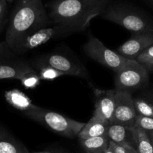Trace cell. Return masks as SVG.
<instances>
[{
    "label": "cell",
    "mask_w": 153,
    "mask_h": 153,
    "mask_svg": "<svg viewBox=\"0 0 153 153\" xmlns=\"http://www.w3.org/2000/svg\"><path fill=\"white\" fill-rule=\"evenodd\" d=\"M124 147L126 148V152L127 153H138L137 151H136L135 148L132 146L131 145H124Z\"/></svg>",
    "instance_id": "cell-26"
},
{
    "label": "cell",
    "mask_w": 153,
    "mask_h": 153,
    "mask_svg": "<svg viewBox=\"0 0 153 153\" xmlns=\"http://www.w3.org/2000/svg\"><path fill=\"white\" fill-rule=\"evenodd\" d=\"M148 134H149V136H150V139L152 140V145H153V130H151V131H147Z\"/></svg>",
    "instance_id": "cell-29"
},
{
    "label": "cell",
    "mask_w": 153,
    "mask_h": 153,
    "mask_svg": "<svg viewBox=\"0 0 153 153\" xmlns=\"http://www.w3.org/2000/svg\"><path fill=\"white\" fill-rule=\"evenodd\" d=\"M83 49L88 57L115 73L124 67L129 60L108 48L101 40L92 35L85 44Z\"/></svg>",
    "instance_id": "cell-7"
},
{
    "label": "cell",
    "mask_w": 153,
    "mask_h": 153,
    "mask_svg": "<svg viewBox=\"0 0 153 153\" xmlns=\"http://www.w3.org/2000/svg\"><path fill=\"white\" fill-rule=\"evenodd\" d=\"M79 142L87 153H104L110 145V140L107 136L79 139Z\"/></svg>",
    "instance_id": "cell-18"
},
{
    "label": "cell",
    "mask_w": 153,
    "mask_h": 153,
    "mask_svg": "<svg viewBox=\"0 0 153 153\" xmlns=\"http://www.w3.org/2000/svg\"><path fill=\"white\" fill-rule=\"evenodd\" d=\"M6 2H13L14 0H5Z\"/></svg>",
    "instance_id": "cell-31"
},
{
    "label": "cell",
    "mask_w": 153,
    "mask_h": 153,
    "mask_svg": "<svg viewBox=\"0 0 153 153\" xmlns=\"http://www.w3.org/2000/svg\"><path fill=\"white\" fill-rule=\"evenodd\" d=\"M0 153H30V152L0 124Z\"/></svg>",
    "instance_id": "cell-14"
},
{
    "label": "cell",
    "mask_w": 153,
    "mask_h": 153,
    "mask_svg": "<svg viewBox=\"0 0 153 153\" xmlns=\"http://www.w3.org/2000/svg\"><path fill=\"white\" fill-rule=\"evenodd\" d=\"M52 24L42 0H17L4 40L16 53L19 45L28 36Z\"/></svg>",
    "instance_id": "cell-1"
},
{
    "label": "cell",
    "mask_w": 153,
    "mask_h": 153,
    "mask_svg": "<svg viewBox=\"0 0 153 153\" xmlns=\"http://www.w3.org/2000/svg\"><path fill=\"white\" fill-rule=\"evenodd\" d=\"M133 147L138 153H153V145L147 131L138 127H131Z\"/></svg>",
    "instance_id": "cell-16"
},
{
    "label": "cell",
    "mask_w": 153,
    "mask_h": 153,
    "mask_svg": "<svg viewBox=\"0 0 153 153\" xmlns=\"http://www.w3.org/2000/svg\"><path fill=\"white\" fill-rule=\"evenodd\" d=\"M40 78L44 80H52L60 76H64V74L50 66H40L35 68Z\"/></svg>",
    "instance_id": "cell-20"
},
{
    "label": "cell",
    "mask_w": 153,
    "mask_h": 153,
    "mask_svg": "<svg viewBox=\"0 0 153 153\" xmlns=\"http://www.w3.org/2000/svg\"><path fill=\"white\" fill-rule=\"evenodd\" d=\"M134 126L140 128L146 131L153 130V117L137 114Z\"/></svg>",
    "instance_id": "cell-23"
},
{
    "label": "cell",
    "mask_w": 153,
    "mask_h": 153,
    "mask_svg": "<svg viewBox=\"0 0 153 153\" xmlns=\"http://www.w3.org/2000/svg\"><path fill=\"white\" fill-rule=\"evenodd\" d=\"M144 1L146 2L149 6H151V7L153 8V0H144Z\"/></svg>",
    "instance_id": "cell-27"
},
{
    "label": "cell",
    "mask_w": 153,
    "mask_h": 153,
    "mask_svg": "<svg viewBox=\"0 0 153 153\" xmlns=\"http://www.w3.org/2000/svg\"><path fill=\"white\" fill-rule=\"evenodd\" d=\"M24 114L28 118L42 124L52 131L68 138L77 136L85 124L59 112L34 104L28 110L24 112Z\"/></svg>",
    "instance_id": "cell-3"
},
{
    "label": "cell",
    "mask_w": 153,
    "mask_h": 153,
    "mask_svg": "<svg viewBox=\"0 0 153 153\" xmlns=\"http://www.w3.org/2000/svg\"><path fill=\"white\" fill-rule=\"evenodd\" d=\"M110 123L106 120L93 115L89 121L84 124L78 134L79 139L107 136V130Z\"/></svg>",
    "instance_id": "cell-13"
},
{
    "label": "cell",
    "mask_w": 153,
    "mask_h": 153,
    "mask_svg": "<svg viewBox=\"0 0 153 153\" xmlns=\"http://www.w3.org/2000/svg\"><path fill=\"white\" fill-rule=\"evenodd\" d=\"M19 80L21 84L26 88H35L41 80L36 70L23 75Z\"/></svg>",
    "instance_id": "cell-22"
},
{
    "label": "cell",
    "mask_w": 153,
    "mask_h": 153,
    "mask_svg": "<svg viewBox=\"0 0 153 153\" xmlns=\"http://www.w3.org/2000/svg\"><path fill=\"white\" fill-rule=\"evenodd\" d=\"M149 79L148 71L135 59H129L115 74V89L131 93L141 88Z\"/></svg>",
    "instance_id": "cell-6"
},
{
    "label": "cell",
    "mask_w": 153,
    "mask_h": 153,
    "mask_svg": "<svg viewBox=\"0 0 153 153\" xmlns=\"http://www.w3.org/2000/svg\"><path fill=\"white\" fill-rule=\"evenodd\" d=\"M35 71L31 63L12 50L5 40L0 41V80L17 79Z\"/></svg>",
    "instance_id": "cell-5"
},
{
    "label": "cell",
    "mask_w": 153,
    "mask_h": 153,
    "mask_svg": "<svg viewBox=\"0 0 153 153\" xmlns=\"http://www.w3.org/2000/svg\"><path fill=\"white\" fill-rule=\"evenodd\" d=\"M137 116L134 98L131 93L116 90L113 122L133 127Z\"/></svg>",
    "instance_id": "cell-10"
},
{
    "label": "cell",
    "mask_w": 153,
    "mask_h": 153,
    "mask_svg": "<svg viewBox=\"0 0 153 153\" xmlns=\"http://www.w3.org/2000/svg\"><path fill=\"white\" fill-rule=\"evenodd\" d=\"M95 109L93 115L97 116L108 122H113L114 112L115 108L116 89H94Z\"/></svg>",
    "instance_id": "cell-12"
},
{
    "label": "cell",
    "mask_w": 153,
    "mask_h": 153,
    "mask_svg": "<svg viewBox=\"0 0 153 153\" xmlns=\"http://www.w3.org/2000/svg\"><path fill=\"white\" fill-rule=\"evenodd\" d=\"M107 136L111 142L119 145H131L133 146L131 127H127L117 123L109 124L107 130Z\"/></svg>",
    "instance_id": "cell-15"
},
{
    "label": "cell",
    "mask_w": 153,
    "mask_h": 153,
    "mask_svg": "<svg viewBox=\"0 0 153 153\" xmlns=\"http://www.w3.org/2000/svg\"><path fill=\"white\" fill-rule=\"evenodd\" d=\"M109 4L110 0H52L48 15L52 24L79 32L86 29L91 20L101 16Z\"/></svg>",
    "instance_id": "cell-2"
},
{
    "label": "cell",
    "mask_w": 153,
    "mask_h": 153,
    "mask_svg": "<svg viewBox=\"0 0 153 153\" xmlns=\"http://www.w3.org/2000/svg\"><path fill=\"white\" fill-rule=\"evenodd\" d=\"M34 153H51V152L45 151V152H34Z\"/></svg>",
    "instance_id": "cell-30"
},
{
    "label": "cell",
    "mask_w": 153,
    "mask_h": 153,
    "mask_svg": "<svg viewBox=\"0 0 153 153\" xmlns=\"http://www.w3.org/2000/svg\"><path fill=\"white\" fill-rule=\"evenodd\" d=\"M4 97L9 104L23 112L33 106L31 98L20 90L12 89L5 92Z\"/></svg>",
    "instance_id": "cell-17"
},
{
    "label": "cell",
    "mask_w": 153,
    "mask_h": 153,
    "mask_svg": "<svg viewBox=\"0 0 153 153\" xmlns=\"http://www.w3.org/2000/svg\"><path fill=\"white\" fill-rule=\"evenodd\" d=\"M55 153H61V152H55Z\"/></svg>",
    "instance_id": "cell-32"
},
{
    "label": "cell",
    "mask_w": 153,
    "mask_h": 153,
    "mask_svg": "<svg viewBox=\"0 0 153 153\" xmlns=\"http://www.w3.org/2000/svg\"><path fill=\"white\" fill-rule=\"evenodd\" d=\"M31 65L34 69L40 66H50L64 73V75L90 79L89 73L82 62L61 53H50L40 56Z\"/></svg>",
    "instance_id": "cell-8"
},
{
    "label": "cell",
    "mask_w": 153,
    "mask_h": 153,
    "mask_svg": "<svg viewBox=\"0 0 153 153\" xmlns=\"http://www.w3.org/2000/svg\"><path fill=\"white\" fill-rule=\"evenodd\" d=\"M75 33L71 28L62 25L52 24L34 32L21 43L16 51V54L21 56L27 51L34 49L37 46L49 42L50 40L66 37Z\"/></svg>",
    "instance_id": "cell-9"
},
{
    "label": "cell",
    "mask_w": 153,
    "mask_h": 153,
    "mask_svg": "<svg viewBox=\"0 0 153 153\" xmlns=\"http://www.w3.org/2000/svg\"><path fill=\"white\" fill-rule=\"evenodd\" d=\"M110 146L111 147L114 153H127L126 148L122 145H119L110 141Z\"/></svg>",
    "instance_id": "cell-25"
},
{
    "label": "cell",
    "mask_w": 153,
    "mask_h": 153,
    "mask_svg": "<svg viewBox=\"0 0 153 153\" xmlns=\"http://www.w3.org/2000/svg\"><path fill=\"white\" fill-rule=\"evenodd\" d=\"M101 16L134 34L153 32L152 22L140 12L125 4H109Z\"/></svg>",
    "instance_id": "cell-4"
},
{
    "label": "cell",
    "mask_w": 153,
    "mask_h": 153,
    "mask_svg": "<svg viewBox=\"0 0 153 153\" xmlns=\"http://www.w3.org/2000/svg\"><path fill=\"white\" fill-rule=\"evenodd\" d=\"M104 153H114V152H113V150H112V148H111V147L110 146V145H109V147H108V148L107 150H106L105 152Z\"/></svg>",
    "instance_id": "cell-28"
},
{
    "label": "cell",
    "mask_w": 153,
    "mask_h": 153,
    "mask_svg": "<svg viewBox=\"0 0 153 153\" xmlns=\"http://www.w3.org/2000/svg\"><path fill=\"white\" fill-rule=\"evenodd\" d=\"M7 6L5 0H0V29L5 23L7 16Z\"/></svg>",
    "instance_id": "cell-24"
},
{
    "label": "cell",
    "mask_w": 153,
    "mask_h": 153,
    "mask_svg": "<svg viewBox=\"0 0 153 153\" xmlns=\"http://www.w3.org/2000/svg\"><path fill=\"white\" fill-rule=\"evenodd\" d=\"M135 60L147 71H153V44L140 52Z\"/></svg>",
    "instance_id": "cell-19"
},
{
    "label": "cell",
    "mask_w": 153,
    "mask_h": 153,
    "mask_svg": "<svg viewBox=\"0 0 153 153\" xmlns=\"http://www.w3.org/2000/svg\"><path fill=\"white\" fill-rule=\"evenodd\" d=\"M152 44L153 32L137 33L120 45L116 52L128 59H135L140 52Z\"/></svg>",
    "instance_id": "cell-11"
},
{
    "label": "cell",
    "mask_w": 153,
    "mask_h": 153,
    "mask_svg": "<svg viewBox=\"0 0 153 153\" xmlns=\"http://www.w3.org/2000/svg\"><path fill=\"white\" fill-rule=\"evenodd\" d=\"M136 112L138 115L153 117V104L143 98L134 99Z\"/></svg>",
    "instance_id": "cell-21"
}]
</instances>
